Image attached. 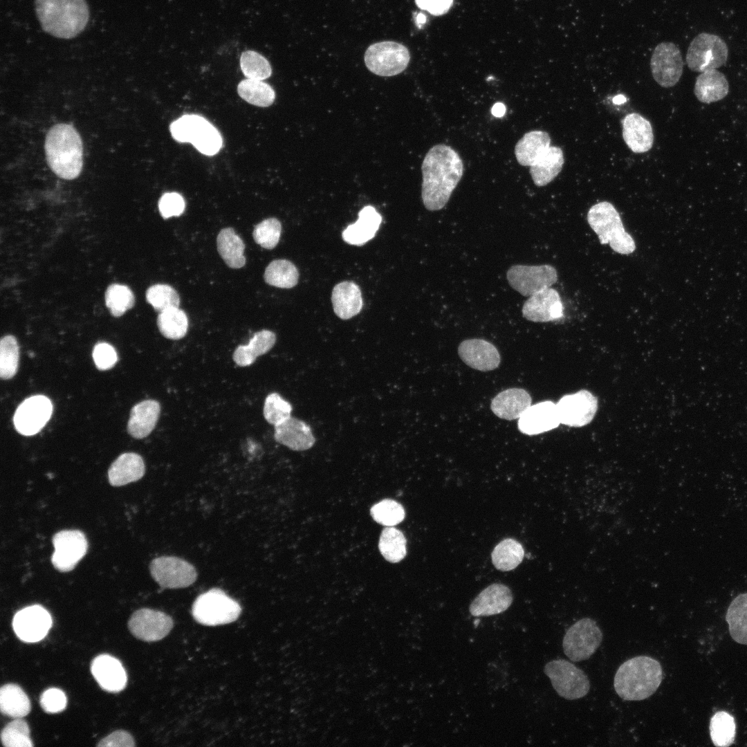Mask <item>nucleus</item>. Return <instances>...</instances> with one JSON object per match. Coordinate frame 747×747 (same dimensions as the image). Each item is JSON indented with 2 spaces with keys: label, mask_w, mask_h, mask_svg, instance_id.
Segmentation results:
<instances>
[{
  "label": "nucleus",
  "mask_w": 747,
  "mask_h": 747,
  "mask_svg": "<svg viewBox=\"0 0 747 747\" xmlns=\"http://www.w3.org/2000/svg\"><path fill=\"white\" fill-rule=\"evenodd\" d=\"M47 163L59 178L73 180L80 174L83 165L81 137L69 124L58 123L48 131L44 142Z\"/></svg>",
  "instance_id": "obj_2"
},
{
  "label": "nucleus",
  "mask_w": 747,
  "mask_h": 747,
  "mask_svg": "<svg viewBox=\"0 0 747 747\" xmlns=\"http://www.w3.org/2000/svg\"><path fill=\"white\" fill-rule=\"evenodd\" d=\"M622 137L634 153L648 151L653 146L654 134L650 122L637 113L626 115L621 120Z\"/></svg>",
  "instance_id": "obj_26"
},
{
  "label": "nucleus",
  "mask_w": 747,
  "mask_h": 747,
  "mask_svg": "<svg viewBox=\"0 0 747 747\" xmlns=\"http://www.w3.org/2000/svg\"><path fill=\"white\" fill-rule=\"evenodd\" d=\"M650 68L654 80L661 86L670 88L676 85L683 69V61L679 47L670 42L658 44L653 50Z\"/></svg>",
  "instance_id": "obj_15"
},
{
  "label": "nucleus",
  "mask_w": 747,
  "mask_h": 747,
  "mask_svg": "<svg viewBox=\"0 0 747 747\" xmlns=\"http://www.w3.org/2000/svg\"><path fill=\"white\" fill-rule=\"evenodd\" d=\"M370 514L375 522L386 526L398 524L405 516L403 506L390 499H385L375 504L370 509Z\"/></svg>",
  "instance_id": "obj_47"
},
{
  "label": "nucleus",
  "mask_w": 747,
  "mask_h": 747,
  "mask_svg": "<svg viewBox=\"0 0 747 747\" xmlns=\"http://www.w3.org/2000/svg\"><path fill=\"white\" fill-rule=\"evenodd\" d=\"M522 313L525 319L533 322H552L564 317V305L559 293L549 287L529 296Z\"/></svg>",
  "instance_id": "obj_20"
},
{
  "label": "nucleus",
  "mask_w": 747,
  "mask_h": 747,
  "mask_svg": "<svg viewBox=\"0 0 747 747\" xmlns=\"http://www.w3.org/2000/svg\"><path fill=\"white\" fill-rule=\"evenodd\" d=\"M157 326L160 333L166 338L179 340L187 332L188 319L183 310L178 307H172L159 313Z\"/></svg>",
  "instance_id": "obj_41"
},
{
  "label": "nucleus",
  "mask_w": 747,
  "mask_h": 747,
  "mask_svg": "<svg viewBox=\"0 0 747 747\" xmlns=\"http://www.w3.org/2000/svg\"><path fill=\"white\" fill-rule=\"evenodd\" d=\"M728 91L729 84L726 76L717 69L702 72L696 79L694 93L702 103L710 104L721 100Z\"/></svg>",
  "instance_id": "obj_32"
},
{
  "label": "nucleus",
  "mask_w": 747,
  "mask_h": 747,
  "mask_svg": "<svg viewBox=\"0 0 747 747\" xmlns=\"http://www.w3.org/2000/svg\"><path fill=\"white\" fill-rule=\"evenodd\" d=\"M173 626V619L169 615L149 608L136 611L128 622V627L132 635L147 642L163 639L168 635Z\"/></svg>",
  "instance_id": "obj_17"
},
{
  "label": "nucleus",
  "mask_w": 747,
  "mask_h": 747,
  "mask_svg": "<svg viewBox=\"0 0 747 747\" xmlns=\"http://www.w3.org/2000/svg\"><path fill=\"white\" fill-rule=\"evenodd\" d=\"M382 222V216L371 205L364 207L356 223L342 232L343 240L351 245L362 246L374 237Z\"/></svg>",
  "instance_id": "obj_28"
},
{
  "label": "nucleus",
  "mask_w": 747,
  "mask_h": 747,
  "mask_svg": "<svg viewBox=\"0 0 747 747\" xmlns=\"http://www.w3.org/2000/svg\"><path fill=\"white\" fill-rule=\"evenodd\" d=\"M458 354L468 367L481 371L497 369L500 354L494 344L480 338L467 339L458 347Z\"/></svg>",
  "instance_id": "obj_21"
},
{
  "label": "nucleus",
  "mask_w": 747,
  "mask_h": 747,
  "mask_svg": "<svg viewBox=\"0 0 747 747\" xmlns=\"http://www.w3.org/2000/svg\"><path fill=\"white\" fill-rule=\"evenodd\" d=\"M513 600L510 589L505 584L494 583L481 591L471 602L469 611L473 616H489L505 611Z\"/></svg>",
  "instance_id": "obj_23"
},
{
  "label": "nucleus",
  "mask_w": 747,
  "mask_h": 747,
  "mask_svg": "<svg viewBox=\"0 0 747 747\" xmlns=\"http://www.w3.org/2000/svg\"><path fill=\"white\" fill-rule=\"evenodd\" d=\"M237 92L247 102L261 107L270 106L275 99L273 89L262 80H243L238 84Z\"/></svg>",
  "instance_id": "obj_42"
},
{
  "label": "nucleus",
  "mask_w": 747,
  "mask_h": 747,
  "mask_svg": "<svg viewBox=\"0 0 747 747\" xmlns=\"http://www.w3.org/2000/svg\"><path fill=\"white\" fill-rule=\"evenodd\" d=\"M135 741L130 733L125 730H116L102 739L97 744L102 747H133Z\"/></svg>",
  "instance_id": "obj_56"
},
{
  "label": "nucleus",
  "mask_w": 747,
  "mask_h": 747,
  "mask_svg": "<svg viewBox=\"0 0 747 747\" xmlns=\"http://www.w3.org/2000/svg\"><path fill=\"white\" fill-rule=\"evenodd\" d=\"M463 171L462 159L452 147L445 144L432 147L421 165V198L425 208L430 211L443 208Z\"/></svg>",
  "instance_id": "obj_1"
},
{
  "label": "nucleus",
  "mask_w": 747,
  "mask_h": 747,
  "mask_svg": "<svg viewBox=\"0 0 747 747\" xmlns=\"http://www.w3.org/2000/svg\"><path fill=\"white\" fill-rule=\"evenodd\" d=\"M276 335L269 330L256 332L247 345H239L232 356L234 362L239 367L254 363L258 356L268 352L275 345Z\"/></svg>",
  "instance_id": "obj_35"
},
{
  "label": "nucleus",
  "mask_w": 747,
  "mask_h": 747,
  "mask_svg": "<svg viewBox=\"0 0 747 747\" xmlns=\"http://www.w3.org/2000/svg\"><path fill=\"white\" fill-rule=\"evenodd\" d=\"M264 278L270 286L291 288L298 283L299 271L289 260L275 259L266 268Z\"/></svg>",
  "instance_id": "obj_39"
},
{
  "label": "nucleus",
  "mask_w": 747,
  "mask_h": 747,
  "mask_svg": "<svg viewBox=\"0 0 747 747\" xmlns=\"http://www.w3.org/2000/svg\"><path fill=\"white\" fill-rule=\"evenodd\" d=\"M152 578L163 589H181L192 585L197 579L195 567L175 556H160L149 564Z\"/></svg>",
  "instance_id": "obj_13"
},
{
  "label": "nucleus",
  "mask_w": 747,
  "mask_h": 747,
  "mask_svg": "<svg viewBox=\"0 0 747 747\" xmlns=\"http://www.w3.org/2000/svg\"><path fill=\"white\" fill-rule=\"evenodd\" d=\"M147 302L160 313L169 308L178 307L180 297L169 285L157 284L148 288L145 293Z\"/></svg>",
  "instance_id": "obj_50"
},
{
  "label": "nucleus",
  "mask_w": 747,
  "mask_h": 747,
  "mask_svg": "<svg viewBox=\"0 0 747 747\" xmlns=\"http://www.w3.org/2000/svg\"><path fill=\"white\" fill-rule=\"evenodd\" d=\"M54 552L51 556L53 566L61 572L72 571L84 557L88 549V542L84 533L79 530H62L52 538Z\"/></svg>",
  "instance_id": "obj_14"
},
{
  "label": "nucleus",
  "mask_w": 747,
  "mask_h": 747,
  "mask_svg": "<svg viewBox=\"0 0 747 747\" xmlns=\"http://www.w3.org/2000/svg\"><path fill=\"white\" fill-rule=\"evenodd\" d=\"M160 412V403L145 400L134 405L130 412L127 432L134 439L147 436L155 428Z\"/></svg>",
  "instance_id": "obj_30"
},
{
  "label": "nucleus",
  "mask_w": 747,
  "mask_h": 747,
  "mask_svg": "<svg viewBox=\"0 0 747 747\" xmlns=\"http://www.w3.org/2000/svg\"><path fill=\"white\" fill-rule=\"evenodd\" d=\"M663 679L660 663L647 656H638L624 662L614 676V689L624 700L640 701L649 697Z\"/></svg>",
  "instance_id": "obj_4"
},
{
  "label": "nucleus",
  "mask_w": 747,
  "mask_h": 747,
  "mask_svg": "<svg viewBox=\"0 0 747 747\" xmlns=\"http://www.w3.org/2000/svg\"><path fill=\"white\" fill-rule=\"evenodd\" d=\"M142 457L134 452L120 454L110 465L108 479L112 486H122L140 479L145 474Z\"/></svg>",
  "instance_id": "obj_31"
},
{
  "label": "nucleus",
  "mask_w": 747,
  "mask_h": 747,
  "mask_svg": "<svg viewBox=\"0 0 747 747\" xmlns=\"http://www.w3.org/2000/svg\"><path fill=\"white\" fill-rule=\"evenodd\" d=\"M506 112V107L501 102H497L492 108V113L495 117H502Z\"/></svg>",
  "instance_id": "obj_58"
},
{
  "label": "nucleus",
  "mask_w": 747,
  "mask_h": 747,
  "mask_svg": "<svg viewBox=\"0 0 747 747\" xmlns=\"http://www.w3.org/2000/svg\"><path fill=\"white\" fill-rule=\"evenodd\" d=\"M91 673L104 690L118 692L127 684V673L119 660L109 654H100L91 662Z\"/></svg>",
  "instance_id": "obj_24"
},
{
  "label": "nucleus",
  "mask_w": 747,
  "mask_h": 747,
  "mask_svg": "<svg viewBox=\"0 0 747 747\" xmlns=\"http://www.w3.org/2000/svg\"><path fill=\"white\" fill-rule=\"evenodd\" d=\"M587 218L601 244H609L614 252L621 255L634 252L636 243L625 230L620 214L611 203L602 201L593 205Z\"/></svg>",
  "instance_id": "obj_5"
},
{
  "label": "nucleus",
  "mask_w": 747,
  "mask_h": 747,
  "mask_svg": "<svg viewBox=\"0 0 747 747\" xmlns=\"http://www.w3.org/2000/svg\"><path fill=\"white\" fill-rule=\"evenodd\" d=\"M240 66L248 79L264 80L272 74L268 61L261 54L253 50H246L240 58Z\"/></svg>",
  "instance_id": "obj_48"
},
{
  "label": "nucleus",
  "mask_w": 747,
  "mask_h": 747,
  "mask_svg": "<svg viewBox=\"0 0 747 747\" xmlns=\"http://www.w3.org/2000/svg\"><path fill=\"white\" fill-rule=\"evenodd\" d=\"M93 358L96 367L102 371L110 369L118 361L115 349L107 342H98L94 346Z\"/></svg>",
  "instance_id": "obj_55"
},
{
  "label": "nucleus",
  "mask_w": 747,
  "mask_h": 747,
  "mask_svg": "<svg viewBox=\"0 0 747 747\" xmlns=\"http://www.w3.org/2000/svg\"><path fill=\"white\" fill-rule=\"evenodd\" d=\"M728 48L718 35L702 33L690 42L686 54L688 68L694 72L717 69L726 63Z\"/></svg>",
  "instance_id": "obj_9"
},
{
  "label": "nucleus",
  "mask_w": 747,
  "mask_h": 747,
  "mask_svg": "<svg viewBox=\"0 0 747 747\" xmlns=\"http://www.w3.org/2000/svg\"><path fill=\"white\" fill-rule=\"evenodd\" d=\"M35 12L42 28L62 39L77 36L89 19L86 0H35Z\"/></svg>",
  "instance_id": "obj_3"
},
{
  "label": "nucleus",
  "mask_w": 747,
  "mask_h": 747,
  "mask_svg": "<svg viewBox=\"0 0 747 747\" xmlns=\"http://www.w3.org/2000/svg\"><path fill=\"white\" fill-rule=\"evenodd\" d=\"M331 302L335 315L342 320H349L358 314L363 306L359 286L351 281L337 284L331 294Z\"/></svg>",
  "instance_id": "obj_29"
},
{
  "label": "nucleus",
  "mask_w": 747,
  "mask_h": 747,
  "mask_svg": "<svg viewBox=\"0 0 747 747\" xmlns=\"http://www.w3.org/2000/svg\"><path fill=\"white\" fill-rule=\"evenodd\" d=\"M30 702L27 694L17 684L8 683L0 689V710L4 715L22 718L30 712Z\"/></svg>",
  "instance_id": "obj_37"
},
{
  "label": "nucleus",
  "mask_w": 747,
  "mask_h": 747,
  "mask_svg": "<svg viewBox=\"0 0 747 747\" xmlns=\"http://www.w3.org/2000/svg\"><path fill=\"white\" fill-rule=\"evenodd\" d=\"M169 129L174 139L192 143L203 154L213 156L221 148L222 138L218 130L199 115H184L174 121Z\"/></svg>",
  "instance_id": "obj_6"
},
{
  "label": "nucleus",
  "mask_w": 747,
  "mask_h": 747,
  "mask_svg": "<svg viewBox=\"0 0 747 747\" xmlns=\"http://www.w3.org/2000/svg\"><path fill=\"white\" fill-rule=\"evenodd\" d=\"M531 397L525 389L509 388L492 398L490 409L499 418L512 421L519 418L531 405Z\"/></svg>",
  "instance_id": "obj_27"
},
{
  "label": "nucleus",
  "mask_w": 747,
  "mask_h": 747,
  "mask_svg": "<svg viewBox=\"0 0 747 747\" xmlns=\"http://www.w3.org/2000/svg\"><path fill=\"white\" fill-rule=\"evenodd\" d=\"M292 409L290 403L274 392L265 398L263 413L266 421L276 426L291 416Z\"/></svg>",
  "instance_id": "obj_51"
},
{
  "label": "nucleus",
  "mask_w": 747,
  "mask_h": 747,
  "mask_svg": "<svg viewBox=\"0 0 747 747\" xmlns=\"http://www.w3.org/2000/svg\"><path fill=\"white\" fill-rule=\"evenodd\" d=\"M556 405L561 423L582 427L593 420L598 409V400L590 391L582 389L564 396Z\"/></svg>",
  "instance_id": "obj_18"
},
{
  "label": "nucleus",
  "mask_w": 747,
  "mask_h": 747,
  "mask_svg": "<svg viewBox=\"0 0 747 747\" xmlns=\"http://www.w3.org/2000/svg\"><path fill=\"white\" fill-rule=\"evenodd\" d=\"M560 421L556 404L546 400L531 405L519 418V431L527 435H536L556 428Z\"/></svg>",
  "instance_id": "obj_22"
},
{
  "label": "nucleus",
  "mask_w": 747,
  "mask_h": 747,
  "mask_svg": "<svg viewBox=\"0 0 747 747\" xmlns=\"http://www.w3.org/2000/svg\"><path fill=\"white\" fill-rule=\"evenodd\" d=\"M524 551L522 544L512 538L501 541L491 553L492 562L496 569L508 571L515 569L522 561Z\"/></svg>",
  "instance_id": "obj_40"
},
{
  "label": "nucleus",
  "mask_w": 747,
  "mask_h": 747,
  "mask_svg": "<svg viewBox=\"0 0 747 747\" xmlns=\"http://www.w3.org/2000/svg\"><path fill=\"white\" fill-rule=\"evenodd\" d=\"M564 163L560 147L550 146L530 167V174L535 185L545 186L561 172Z\"/></svg>",
  "instance_id": "obj_33"
},
{
  "label": "nucleus",
  "mask_w": 747,
  "mask_h": 747,
  "mask_svg": "<svg viewBox=\"0 0 747 747\" xmlns=\"http://www.w3.org/2000/svg\"><path fill=\"white\" fill-rule=\"evenodd\" d=\"M19 348L16 338L11 335L1 338L0 341V377L8 380L17 372Z\"/></svg>",
  "instance_id": "obj_46"
},
{
  "label": "nucleus",
  "mask_w": 747,
  "mask_h": 747,
  "mask_svg": "<svg viewBox=\"0 0 747 747\" xmlns=\"http://www.w3.org/2000/svg\"><path fill=\"white\" fill-rule=\"evenodd\" d=\"M282 232V224L276 218H268L255 226L252 236L255 241L266 249H273L278 243Z\"/></svg>",
  "instance_id": "obj_52"
},
{
  "label": "nucleus",
  "mask_w": 747,
  "mask_h": 747,
  "mask_svg": "<svg viewBox=\"0 0 747 747\" xmlns=\"http://www.w3.org/2000/svg\"><path fill=\"white\" fill-rule=\"evenodd\" d=\"M509 285L522 295L529 297L557 281L555 268L550 264L522 265L510 266L506 273Z\"/></svg>",
  "instance_id": "obj_12"
},
{
  "label": "nucleus",
  "mask_w": 747,
  "mask_h": 747,
  "mask_svg": "<svg viewBox=\"0 0 747 747\" xmlns=\"http://www.w3.org/2000/svg\"><path fill=\"white\" fill-rule=\"evenodd\" d=\"M549 134L544 131L534 130L526 133L515 146V155L518 163L531 167L551 146Z\"/></svg>",
  "instance_id": "obj_34"
},
{
  "label": "nucleus",
  "mask_w": 747,
  "mask_h": 747,
  "mask_svg": "<svg viewBox=\"0 0 747 747\" xmlns=\"http://www.w3.org/2000/svg\"><path fill=\"white\" fill-rule=\"evenodd\" d=\"M51 626L50 614L39 605L19 610L12 620V627L17 636L26 643L40 641L46 636Z\"/></svg>",
  "instance_id": "obj_19"
},
{
  "label": "nucleus",
  "mask_w": 747,
  "mask_h": 747,
  "mask_svg": "<svg viewBox=\"0 0 747 747\" xmlns=\"http://www.w3.org/2000/svg\"><path fill=\"white\" fill-rule=\"evenodd\" d=\"M185 207L183 196L176 192H167L163 194L158 201V208L162 217L165 219L171 216H178Z\"/></svg>",
  "instance_id": "obj_53"
},
{
  "label": "nucleus",
  "mask_w": 747,
  "mask_h": 747,
  "mask_svg": "<svg viewBox=\"0 0 747 747\" xmlns=\"http://www.w3.org/2000/svg\"><path fill=\"white\" fill-rule=\"evenodd\" d=\"M710 737L716 746H730L735 737L736 725L732 715L725 711L716 712L710 723Z\"/></svg>",
  "instance_id": "obj_44"
},
{
  "label": "nucleus",
  "mask_w": 747,
  "mask_h": 747,
  "mask_svg": "<svg viewBox=\"0 0 747 747\" xmlns=\"http://www.w3.org/2000/svg\"><path fill=\"white\" fill-rule=\"evenodd\" d=\"M1 740L5 747H32L28 723L21 718H15L1 730Z\"/></svg>",
  "instance_id": "obj_49"
},
{
  "label": "nucleus",
  "mask_w": 747,
  "mask_h": 747,
  "mask_svg": "<svg viewBox=\"0 0 747 747\" xmlns=\"http://www.w3.org/2000/svg\"><path fill=\"white\" fill-rule=\"evenodd\" d=\"M602 640V633L596 621L584 618L570 627L562 642L566 656L572 661L588 659L598 648Z\"/></svg>",
  "instance_id": "obj_11"
},
{
  "label": "nucleus",
  "mask_w": 747,
  "mask_h": 747,
  "mask_svg": "<svg viewBox=\"0 0 747 747\" xmlns=\"http://www.w3.org/2000/svg\"><path fill=\"white\" fill-rule=\"evenodd\" d=\"M39 703L42 708L48 713H57L64 710L67 699L65 693L58 688H49L41 695Z\"/></svg>",
  "instance_id": "obj_54"
},
{
  "label": "nucleus",
  "mask_w": 747,
  "mask_h": 747,
  "mask_svg": "<svg viewBox=\"0 0 747 747\" xmlns=\"http://www.w3.org/2000/svg\"><path fill=\"white\" fill-rule=\"evenodd\" d=\"M406 539L400 531L393 526H387L381 532L378 548L387 561L397 563L406 555Z\"/></svg>",
  "instance_id": "obj_43"
},
{
  "label": "nucleus",
  "mask_w": 747,
  "mask_h": 747,
  "mask_svg": "<svg viewBox=\"0 0 747 747\" xmlns=\"http://www.w3.org/2000/svg\"><path fill=\"white\" fill-rule=\"evenodd\" d=\"M365 64L369 71L382 77H391L407 67L410 54L403 44L385 41L371 44L365 53Z\"/></svg>",
  "instance_id": "obj_8"
},
{
  "label": "nucleus",
  "mask_w": 747,
  "mask_h": 747,
  "mask_svg": "<svg viewBox=\"0 0 747 747\" xmlns=\"http://www.w3.org/2000/svg\"><path fill=\"white\" fill-rule=\"evenodd\" d=\"M274 438L277 442L295 451L308 450L315 442L310 426L292 416L275 426Z\"/></svg>",
  "instance_id": "obj_25"
},
{
  "label": "nucleus",
  "mask_w": 747,
  "mask_h": 747,
  "mask_svg": "<svg viewBox=\"0 0 747 747\" xmlns=\"http://www.w3.org/2000/svg\"><path fill=\"white\" fill-rule=\"evenodd\" d=\"M726 619L732 639L747 645V592L739 594L731 602Z\"/></svg>",
  "instance_id": "obj_38"
},
{
  "label": "nucleus",
  "mask_w": 747,
  "mask_h": 747,
  "mask_svg": "<svg viewBox=\"0 0 747 747\" xmlns=\"http://www.w3.org/2000/svg\"><path fill=\"white\" fill-rule=\"evenodd\" d=\"M217 250L227 266L240 268L246 264L245 244L232 228L222 229L216 239Z\"/></svg>",
  "instance_id": "obj_36"
},
{
  "label": "nucleus",
  "mask_w": 747,
  "mask_h": 747,
  "mask_svg": "<svg viewBox=\"0 0 747 747\" xmlns=\"http://www.w3.org/2000/svg\"><path fill=\"white\" fill-rule=\"evenodd\" d=\"M415 1L419 8L435 16L446 13L453 4V0H415Z\"/></svg>",
  "instance_id": "obj_57"
},
{
  "label": "nucleus",
  "mask_w": 747,
  "mask_h": 747,
  "mask_svg": "<svg viewBox=\"0 0 747 747\" xmlns=\"http://www.w3.org/2000/svg\"><path fill=\"white\" fill-rule=\"evenodd\" d=\"M544 672L557 693L566 699L582 698L589 691L587 674L568 661L553 660L545 665Z\"/></svg>",
  "instance_id": "obj_10"
},
{
  "label": "nucleus",
  "mask_w": 747,
  "mask_h": 747,
  "mask_svg": "<svg viewBox=\"0 0 747 747\" xmlns=\"http://www.w3.org/2000/svg\"><path fill=\"white\" fill-rule=\"evenodd\" d=\"M241 612L240 605L219 588L200 594L192 607V614L198 622L216 626L235 621Z\"/></svg>",
  "instance_id": "obj_7"
},
{
  "label": "nucleus",
  "mask_w": 747,
  "mask_h": 747,
  "mask_svg": "<svg viewBox=\"0 0 747 747\" xmlns=\"http://www.w3.org/2000/svg\"><path fill=\"white\" fill-rule=\"evenodd\" d=\"M106 306L114 317H120L131 308L135 303L132 290L125 285L112 284L104 295Z\"/></svg>",
  "instance_id": "obj_45"
},
{
  "label": "nucleus",
  "mask_w": 747,
  "mask_h": 747,
  "mask_svg": "<svg viewBox=\"0 0 747 747\" xmlns=\"http://www.w3.org/2000/svg\"><path fill=\"white\" fill-rule=\"evenodd\" d=\"M52 412L53 405L48 397L43 395L29 397L15 411L13 418L15 429L23 435H34L44 427Z\"/></svg>",
  "instance_id": "obj_16"
}]
</instances>
